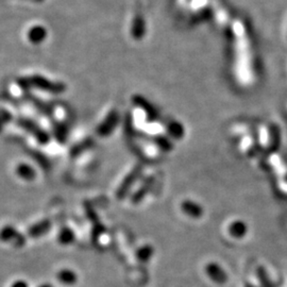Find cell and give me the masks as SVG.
<instances>
[{
    "instance_id": "6da1fadb",
    "label": "cell",
    "mask_w": 287,
    "mask_h": 287,
    "mask_svg": "<svg viewBox=\"0 0 287 287\" xmlns=\"http://www.w3.org/2000/svg\"><path fill=\"white\" fill-rule=\"evenodd\" d=\"M23 82L20 84L23 85H29V86H34L41 88L43 90H49V92L52 93H59L63 90V85L62 84L58 83H52L49 80L45 79L44 77L41 76H31L27 77V78L22 80Z\"/></svg>"
},
{
    "instance_id": "7a4b0ae2",
    "label": "cell",
    "mask_w": 287,
    "mask_h": 287,
    "mask_svg": "<svg viewBox=\"0 0 287 287\" xmlns=\"http://www.w3.org/2000/svg\"><path fill=\"white\" fill-rule=\"evenodd\" d=\"M0 241L4 243H13L16 247H22L25 244V237L20 235L15 228L5 226L0 230Z\"/></svg>"
},
{
    "instance_id": "3957f363",
    "label": "cell",
    "mask_w": 287,
    "mask_h": 287,
    "mask_svg": "<svg viewBox=\"0 0 287 287\" xmlns=\"http://www.w3.org/2000/svg\"><path fill=\"white\" fill-rule=\"evenodd\" d=\"M205 274L217 284H223L228 281V276L218 264L209 263L205 266Z\"/></svg>"
},
{
    "instance_id": "277c9868",
    "label": "cell",
    "mask_w": 287,
    "mask_h": 287,
    "mask_svg": "<svg viewBox=\"0 0 287 287\" xmlns=\"http://www.w3.org/2000/svg\"><path fill=\"white\" fill-rule=\"evenodd\" d=\"M26 37L29 43L33 45H38V44H41V41H45L47 37V31L43 26L36 25V26L30 27L29 29H28Z\"/></svg>"
},
{
    "instance_id": "5b68a950",
    "label": "cell",
    "mask_w": 287,
    "mask_h": 287,
    "mask_svg": "<svg viewBox=\"0 0 287 287\" xmlns=\"http://www.w3.org/2000/svg\"><path fill=\"white\" fill-rule=\"evenodd\" d=\"M16 173L19 178L25 181H32L36 178L37 173L33 168L26 163H20L16 167Z\"/></svg>"
},
{
    "instance_id": "8992f818",
    "label": "cell",
    "mask_w": 287,
    "mask_h": 287,
    "mask_svg": "<svg viewBox=\"0 0 287 287\" xmlns=\"http://www.w3.org/2000/svg\"><path fill=\"white\" fill-rule=\"evenodd\" d=\"M59 281L62 284H65V285H74L78 281V276L75 271L71 270V269H62L58 272V276H57Z\"/></svg>"
},
{
    "instance_id": "52a82bcc",
    "label": "cell",
    "mask_w": 287,
    "mask_h": 287,
    "mask_svg": "<svg viewBox=\"0 0 287 287\" xmlns=\"http://www.w3.org/2000/svg\"><path fill=\"white\" fill-rule=\"evenodd\" d=\"M49 227H50L49 221H43L41 223H40V225L34 226L31 229H29V235H31L32 237H38V236L43 235V233L49 229Z\"/></svg>"
},
{
    "instance_id": "ba28073f",
    "label": "cell",
    "mask_w": 287,
    "mask_h": 287,
    "mask_svg": "<svg viewBox=\"0 0 287 287\" xmlns=\"http://www.w3.org/2000/svg\"><path fill=\"white\" fill-rule=\"evenodd\" d=\"M59 241L62 245L71 244L74 241V233H72V231H69L68 229L62 230L59 235Z\"/></svg>"
},
{
    "instance_id": "9c48e42d",
    "label": "cell",
    "mask_w": 287,
    "mask_h": 287,
    "mask_svg": "<svg viewBox=\"0 0 287 287\" xmlns=\"http://www.w3.org/2000/svg\"><path fill=\"white\" fill-rule=\"evenodd\" d=\"M152 253H153V251H152V249L150 247H145V248H142V249L138 250L137 257H138L139 261L146 262V261H148L149 258L151 257Z\"/></svg>"
},
{
    "instance_id": "30bf717a",
    "label": "cell",
    "mask_w": 287,
    "mask_h": 287,
    "mask_svg": "<svg viewBox=\"0 0 287 287\" xmlns=\"http://www.w3.org/2000/svg\"><path fill=\"white\" fill-rule=\"evenodd\" d=\"M258 280H260L262 287H274L272 286V283L270 282V280L268 279L267 276H266L265 271L263 269L258 270Z\"/></svg>"
},
{
    "instance_id": "8fae6325",
    "label": "cell",
    "mask_w": 287,
    "mask_h": 287,
    "mask_svg": "<svg viewBox=\"0 0 287 287\" xmlns=\"http://www.w3.org/2000/svg\"><path fill=\"white\" fill-rule=\"evenodd\" d=\"M11 287H29V285H28V283L24 281V280H17V281H15L11 285Z\"/></svg>"
},
{
    "instance_id": "7c38bea8",
    "label": "cell",
    "mask_w": 287,
    "mask_h": 287,
    "mask_svg": "<svg viewBox=\"0 0 287 287\" xmlns=\"http://www.w3.org/2000/svg\"><path fill=\"white\" fill-rule=\"evenodd\" d=\"M39 287H53L51 284H49V283H45V284H41V286Z\"/></svg>"
},
{
    "instance_id": "4fadbf2b",
    "label": "cell",
    "mask_w": 287,
    "mask_h": 287,
    "mask_svg": "<svg viewBox=\"0 0 287 287\" xmlns=\"http://www.w3.org/2000/svg\"><path fill=\"white\" fill-rule=\"evenodd\" d=\"M31 1H33V2H41V1H44V0H31Z\"/></svg>"
},
{
    "instance_id": "5bb4252c",
    "label": "cell",
    "mask_w": 287,
    "mask_h": 287,
    "mask_svg": "<svg viewBox=\"0 0 287 287\" xmlns=\"http://www.w3.org/2000/svg\"><path fill=\"white\" fill-rule=\"evenodd\" d=\"M246 287H254V286L252 285V284H247V285H246Z\"/></svg>"
}]
</instances>
